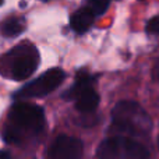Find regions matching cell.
Returning a JSON list of instances; mask_svg holds the SVG:
<instances>
[{
	"label": "cell",
	"mask_w": 159,
	"mask_h": 159,
	"mask_svg": "<svg viewBox=\"0 0 159 159\" xmlns=\"http://www.w3.org/2000/svg\"><path fill=\"white\" fill-rule=\"evenodd\" d=\"M10 120L13 127L7 129L4 138L7 143H17L21 138L20 131H28L31 134H38L45 124V116L42 107L31 103H16L11 107Z\"/></svg>",
	"instance_id": "cell-2"
},
{
	"label": "cell",
	"mask_w": 159,
	"mask_h": 159,
	"mask_svg": "<svg viewBox=\"0 0 159 159\" xmlns=\"http://www.w3.org/2000/svg\"><path fill=\"white\" fill-rule=\"evenodd\" d=\"M113 130L133 137H145L152 130L148 113L133 101H121L112 112Z\"/></svg>",
	"instance_id": "cell-1"
},
{
	"label": "cell",
	"mask_w": 159,
	"mask_h": 159,
	"mask_svg": "<svg viewBox=\"0 0 159 159\" xmlns=\"http://www.w3.org/2000/svg\"><path fill=\"white\" fill-rule=\"evenodd\" d=\"M88 2V10L93 16H102L105 11L109 8L110 0H87Z\"/></svg>",
	"instance_id": "cell-11"
},
{
	"label": "cell",
	"mask_w": 159,
	"mask_h": 159,
	"mask_svg": "<svg viewBox=\"0 0 159 159\" xmlns=\"http://www.w3.org/2000/svg\"><path fill=\"white\" fill-rule=\"evenodd\" d=\"M2 3H3V0H0V4H2Z\"/></svg>",
	"instance_id": "cell-16"
},
{
	"label": "cell",
	"mask_w": 159,
	"mask_h": 159,
	"mask_svg": "<svg viewBox=\"0 0 159 159\" xmlns=\"http://www.w3.org/2000/svg\"><path fill=\"white\" fill-rule=\"evenodd\" d=\"M92 81H93L92 75L88 74L85 70H81V71L77 74V77H75V84L73 85L67 92H64L63 96L66 99H75L82 91H85V89L92 87Z\"/></svg>",
	"instance_id": "cell-9"
},
{
	"label": "cell",
	"mask_w": 159,
	"mask_h": 159,
	"mask_svg": "<svg viewBox=\"0 0 159 159\" xmlns=\"http://www.w3.org/2000/svg\"><path fill=\"white\" fill-rule=\"evenodd\" d=\"M93 18H95V16H93L87 7L80 8V10H77L71 16V18H70V25H71V28L75 32L82 34L91 28V25L93 24Z\"/></svg>",
	"instance_id": "cell-8"
},
{
	"label": "cell",
	"mask_w": 159,
	"mask_h": 159,
	"mask_svg": "<svg viewBox=\"0 0 159 159\" xmlns=\"http://www.w3.org/2000/svg\"><path fill=\"white\" fill-rule=\"evenodd\" d=\"M147 32L149 34H159V16L151 18L148 22H147Z\"/></svg>",
	"instance_id": "cell-12"
},
{
	"label": "cell",
	"mask_w": 159,
	"mask_h": 159,
	"mask_svg": "<svg viewBox=\"0 0 159 159\" xmlns=\"http://www.w3.org/2000/svg\"><path fill=\"white\" fill-rule=\"evenodd\" d=\"M16 50L18 52V55L14 57L13 64H11V75L17 81H22L34 74L38 66L39 57L34 46L25 45Z\"/></svg>",
	"instance_id": "cell-5"
},
{
	"label": "cell",
	"mask_w": 159,
	"mask_h": 159,
	"mask_svg": "<svg viewBox=\"0 0 159 159\" xmlns=\"http://www.w3.org/2000/svg\"><path fill=\"white\" fill-rule=\"evenodd\" d=\"M99 105V95L96 91L92 89V87L82 91L75 98V107L82 113H89L98 107Z\"/></svg>",
	"instance_id": "cell-7"
},
{
	"label": "cell",
	"mask_w": 159,
	"mask_h": 159,
	"mask_svg": "<svg viewBox=\"0 0 159 159\" xmlns=\"http://www.w3.org/2000/svg\"><path fill=\"white\" fill-rule=\"evenodd\" d=\"M154 78L159 81V60L157 61V64H155V67H154Z\"/></svg>",
	"instance_id": "cell-13"
},
{
	"label": "cell",
	"mask_w": 159,
	"mask_h": 159,
	"mask_svg": "<svg viewBox=\"0 0 159 159\" xmlns=\"http://www.w3.org/2000/svg\"><path fill=\"white\" fill-rule=\"evenodd\" d=\"M42 2H49V0H42Z\"/></svg>",
	"instance_id": "cell-15"
},
{
	"label": "cell",
	"mask_w": 159,
	"mask_h": 159,
	"mask_svg": "<svg viewBox=\"0 0 159 159\" xmlns=\"http://www.w3.org/2000/svg\"><path fill=\"white\" fill-rule=\"evenodd\" d=\"M0 159H11V157L7 151H0Z\"/></svg>",
	"instance_id": "cell-14"
},
{
	"label": "cell",
	"mask_w": 159,
	"mask_h": 159,
	"mask_svg": "<svg viewBox=\"0 0 159 159\" xmlns=\"http://www.w3.org/2000/svg\"><path fill=\"white\" fill-rule=\"evenodd\" d=\"M25 24L21 18H10L7 21L3 22L2 25V34L7 38H13V36H17L24 31Z\"/></svg>",
	"instance_id": "cell-10"
},
{
	"label": "cell",
	"mask_w": 159,
	"mask_h": 159,
	"mask_svg": "<svg viewBox=\"0 0 159 159\" xmlns=\"http://www.w3.org/2000/svg\"><path fill=\"white\" fill-rule=\"evenodd\" d=\"M98 159H149L143 144L126 137H110L101 143L96 151Z\"/></svg>",
	"instance_id": "cell-3"
},
{
	"label": "cell",
	"mask_w": 159,
	"mask_h": 159,
	"mask_svg": "<svg viewBox=\"0 0 159 159\" xmlns=\"http://www.w3.org/2000/svg\"><path fill=\"white\" fill-rule=\"evenodd\" d=\"M84 147L75 137L59 135L49 147L48 157L49 159H81Z\"/></svg>",
	"instance_id": "cell-6"
},
{
	"label": "cell",
	"mask_w": 159,
	"mask_h": 159,
	"mask_svg": "<svg viewBox=\"0 0 159 159\" xmlns=\"http://www.w3.org/2000/svg\"><path fill=\"white\" fill-rule=\"evenodd\" d=\"M66 78V73L61 69H52L27 84L21 91H18V98H39L53 92Z\"/></svg>",
	"instance_id": "cell-4"
}]
</instances>
